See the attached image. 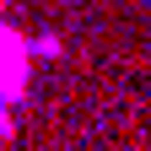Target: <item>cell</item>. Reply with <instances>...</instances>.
<instances>
[{"mask_svg": "<svg viewBox=\"0 0 151 151\" xmlns=\"http://www.w3.org/2000/svg\"><path fill=\"white\" fill-rule=\"evenodd\" d=\"M16 81H22V54H16L11 32H0V92H16Z\"/></svg>", "mask_w": 151, "mask_h": 151, "instance_id": "1", "label": "cell"}]
</instances>
